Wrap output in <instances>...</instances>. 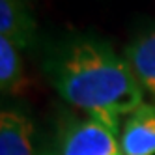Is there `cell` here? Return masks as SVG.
Returning a JSON list of instances; mask_svg holds the SVG:
<instances>
[{
    "label": "cell",
    "instance_id": "obj_1",
    "mask_svg": "<svg viewBox=\"0 0 155 155\" xmlns=\"http://www.w3.org/2000/svg\"><path fill=\"white\" fill-rule=\"evenodd\" d=\"M43 71L65 103L120 135L121 116L144 103V88L108 41L79 34L56 41L43 56Z\"/></svg>",
    "mask_w": 155,
    "mask_h": 155
},
{
    "label": "cell",
    "instance_id": "obj_2",
    "mask_svg": "<svg viewBox=\"0 0 155 155\" xmlns=\"http://www.w3.org/2000/svg\"><path fill=\"white\" fill-rule=\"evenodd\" d=\"M58 155H124L118 137L95 120L65 124L58 138Z\"/></svg>",
    "mask_w": 155,
    "mask_h": 155
},
{
    "label": "cell",
    "instance_id": "obj_3",
    "mask_svg": "<svg viewBox=\"0 0 155 155\" xmlns=\"http://www.w3.org/2000/svg\"><path fill=\"white\" fill-rule=\"evenodd\" d=\"M124 155H155V105L142 103L131 112L118 135Z\"/></svg>",
    "mask_w": 155,
    "mask_h": 155
},
{
    "label": "cell",
    "instance_id": "obj_4",
    "mask_svg": "<svg viewBox=\"0 0 155 155\" xmlns=\"http://www.w3.org/2000/svg\"><path fill=\"white\" fill-rule=\"evenodd\" d=\"M36 19L25 0H0V38L12 41L19 51L36 43Z\"/></svg>",
    "mask_w": 155,
    "mask_h": 155
},
{
    "label": "cell",
    "instance_id": "obj_5",
    "mask_svg": "<svg viewBox=\"0 0 155 155\" xmlns=\"http://www.w3.org/2000/svg\"><path fill=\"white\" fill-rule=\"evenodd\" d=\"M138 79L140 86L155 97V23L142 28L121 54Z\"/></svg>",
    "mask_w": 155,
    "mask_h": 155
},
{
    "label": "cell",
    "instance_id": "obj_6",
    "mask_svg": "<svg viewBox=\"0 0 155 155\" xmlns=\"http://www.w3.org/2000/svg\"><path fill=\"white\" fill-rule=\"evenodd\" d=\"M34 125L30 118L15 108L0 114V155H34Z\"/></svg>",
    "mask_w": 155,
    "mask_h": 155
},
{
    "label": "cell",
    "instance_id": "obj_7",
    "mask_svg": "<svg viewBox=\"0 0 155 155\" xmlns=\"http://www.w3.org/2000/svg\"><path fill=\"white\" fill-rule=\"evenodd\" d=\"M21 51L6 38H0V88L2 94H15L23 84Z\"/></svg>",
    "mask_w": 155,
    "mask_h": 155
},
{
    "label": "cell",
    "instance_id": "obj_8",
    "mask_svg": "<svg viewBox=\"0 0 155 155\" xmlns=\"http://www.w3.org/2000/svg\"><path fill=\"white\" fill-rule=\"evenodd\" d=\"M39 155H58V153H52V151H49V150H43Z\"/></svg>",
    "mask_w": 155,
    "mask_h": 155
},
{
    "label": "cell",
    "instance_id": "obj_9",
    "mask_svg": "<svg viewBox=\"0 0 155 155\" xmlns=\"http://www.w3.org/2000/svg\"><path fill=\"white\" fill-rule=\"evenodd\" d=\"M25 2H28V0H25Z\"/></svg>",
    "mask_w": 155,
    "mask_h": 155
}]
</instances>
